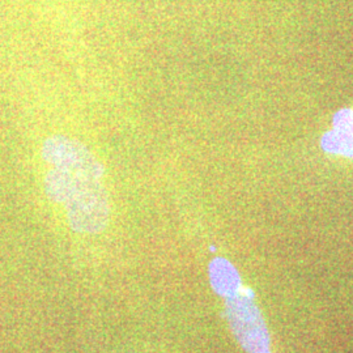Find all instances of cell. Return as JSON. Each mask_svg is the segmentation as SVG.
<instances>
[{
	"label": "cell",
	"instance_id": "obj_1",
	"mask_svg": "<svg viewBox=\"0 0 353 353\" xmlns=\"http://www.w3.org/2000/svg\"><path fill=\"white\" fill-rule=\"evenodd\" d=\"M41 157L46 195L63 207L71 229L84 234L103 232L112 208L97 156L80 140L54 135L45 140Z\"/></svg>",
	"mask_w": 353,
	"mask_h": 353
},
{
	"label": "cell",
	"instance_id": "obj_2",
	"mask_svg": "<svg viewBox=\"0 0 353 353\" xmlns=\"http://www.w3.org/2000/svg\"><path fill=\"white\" fill-rule=\"evenodd\" d=\"M229 325L248 353H270V335L263 316L248 294L225 299Z\"/></svg>",
	"mask_w": 353,
	"mask_h": 353
},
{
	"label": "cell",
	"instance_id": "obj_3",
	"mask_svg": "<svg viewBox=\"0 0 353 353\" xmlns=\"http://www.w3.org/2000/svg\"><path fill=\"white\" fill-rule=\"evenodd\" d=\"M331 153L353 157V110H343L334 119L332 130L322 140Z\"/></svg>",
	"mask_w": 353,
	"mask_h": 353
},
{
	"label": "cell",
	"instance_id": "obj_4",
	"mask_svg": "<svg viewBox=\"0 0 353 353\" xmlns=\"http://www.w3.org/2000/svg\"><path fill=\"white\" fill-rule=\"evenodd\" d=\"M210 280L214 292L225 299L241 292V279L237 270L225 259L217 258L210 265Z\"/></svg>",
	"mask_w": 353,
	"mask_h": 353
}]
</instances>
